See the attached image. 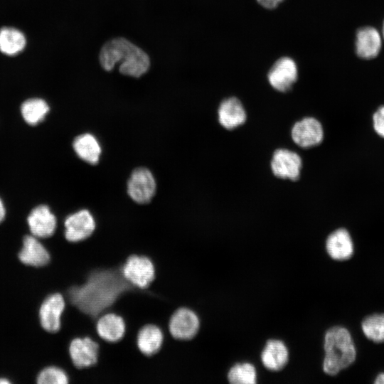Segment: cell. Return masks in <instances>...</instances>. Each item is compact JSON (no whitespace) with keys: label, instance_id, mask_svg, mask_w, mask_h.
Listing matches in <instances>:
<instances>
[{"label":"cell","instance_id":"obj_5","mask_svg":"<svg viewBox=\"0 0 384 384\" xmlns=\"http://www.w3.org/2000/svg\"><path fill=\"white\" fill-rule=\"evenodd\" d=\"M302 168V158L295 151L279 148L273 152L270 169L275 177L296 181L300 178Z\"/></svg>","mask_w":384,"mask_h":384},{"label":"cell","instance_id":"obj_12","mask_svg":"<svg viewBox=\"0 0 384 384\" xmlns=\"http://www.w3.org/2000/svg\"><path fill=\"white\" fill-rule=\"evenodd\" d=\"M267 77L274 89L282 92H287L297 81V65L292 58L282 57L274 63Z\"/></svg>","mask_w":384,"mask_h":384},{"label":"cell","instance_id":"obj_4","mask_svg":"<svg viewBox=\"0 0 384 384\" xmlns=\"http://www.w3.org/2000/svg\"><path fill=\"white\" fill-rule=\"evenodd\" d=\"M122 274L126 280L139 289H146L155 278L153 262L144 255H132L124 263Z\"/></svg>","mask_w":384,"mask_h":384},{"label":"cell","instance_id":"obj_8","mask_svg":"<svg viewBox=\"0 0 384 384\" xmlns=\"http://www.w3.org/2000/svg\"><path fill=\"white\" fill-rule=\"evenodd\" d=\"M200 326V319L195 311L187 307H180L171 315L169 330L174 338L190 340L196 336Z\"/></svg>","mask_w":384,"mask_h":384},{"label":"cell","instance_id":"obj_7","mask_svg":"<svg viewBox=\"0 0 384 384\" xmlns=\"http://www.w3.org/2000/svg\"><path fill=\"white\" fill-rule=\"evenodd\" d=\"M324 136L321 123L313 117H306L296 122L291 130L293 142L303 149L318 146L323 142Z\"/></svg>","mask_w":384,"mask_h":384},{"label":"cell","instance_id":"obj_26","mask_svg":"<svg viewBox=\"0 0 384 384\" xmlns=\"http://www.w3.org/2000/svg\"><path fill=\"white\" fill-rule=\"evenodd\" d=\"M38 384H68L69 376L62 368L50 366L43 369L37 377Z\"/></svg>","mask_w":384,"mask_h":384},{"label":"cell","instance_id":"obj_27","mask_svg":"<svg viewBox=\"0 0 384 384\" xmlns=\"http://www.w3.org/2000/svg\"><path fill=\"white\" fill-rule=\"evenodd\" d=\"M372 127L375 133L384 139V105L379 107L372 115Z\"/></svg>","mask_w":384,"mask_h":384},{"label":"cell","instance_id":"obj_13","mask_svg":"<svg viewBox=\"0 0 384 384\" xmlns=\"http://www.w3.org/2000/svg\"><path fill=\"white\" fill-rule=\"evenodd\" d=\"M220 124L227 130H233L245 124L247 114L242 102L235 97L223 100L218 110Z\"/></svg>","mask_w":384,"mask_h":384},{"label":"cell","instance_id":"obj_14","mask_svg":"<svg viewBox=\"0 0 384 384\" xmlns=\"http://www.w3.org/2000/svg\"><path fill=\"white\" fill-rule=\"evenodd\" d=\"M28 223L32 235L48 238L55 231L57 222L55 215L46 205L34 208L28 217Z\"/></svg>","mask_w":384,"mask_h":384},{"label":"cell","instance_id":"obj_17","mask_svg":"<svg viewBox=\"0 0 384 384\" xmlns=\"http://www.w3.org/2000/svg\"><path fill=\"white\" fill-rule=\"evenodd\" d=\"M96 329L102 339L108 342H117L124 336L126 325L121 316L113 312H107L97 318Z\"/></svg>","mask_w":384,"mask_h":384},{"label":"cell","instance_id":"obj_30","mask_svg":"<svg viewBox=\"0 0 384 384\" xmlns=\"http://www.w3.org/2000/svg\"><path fill=\"white\" fill-rule=\"evenodd\" d=\"M374 383L375 384H384V373H380L376 376L374 380Z\"/></svg>","mask_w":384,"mask_h":384},{"label":"cell","instance_id":"obj_29","mask_svg":"<svg viewBox=\"0 0 384 384\" xmlns=\"http://www.w3.org/2000/svg\"><path fill=\"white\" fill-rule=\"evenodd\" d=\"M5 214V208L1 199L0 198V223L4 219Z\"/></svg>","mask_w":384,"mask_h":384},{"label":"cell","instance_id":"obj_6","mask_svg":"<svg viewBox=\"0 0 384 384\" xmlns=\"http://www.w3.org/2000/svg\"><path fill=\"white\" fill-rule=\"evenodd\" d=\"M64 226L65 238L75 243L90 238L95 232L97 223L90 212L82 209L69 215L64 221Z\"/></svg>","mask_w":384,"mask_h":384},{"label":"cell","instance_id":"obj_3","mask_svg":"<svg viewBox=\"0 0 384 384\" xmlns=\"http://www.w3.org/2000/svg\"><path fill=\"white\" fill-rule=\"evenodd\" d=\"M324 348L323 370L329 375H336L356 360V349L345 327L336 326L329 329L325 334Z\"/></svg>","mask_w":384,"mask_h":384},{"label":"cell","instance_id":"obj_25","mask_svg":"<svg viewBox=\"0 0 384 384\" xmlns=\"http://www.w3.org/2000/svg\"><path fill=\"white\" fill-rule=\"evenodd\" d=\"M228 379L233 384H254L257 381L255 368L249 363H237L229 370Z\"/></svg>","mask_w":384,"mask_h":384},{"label":"cell","instance_id":"obj_22","mask_svg":"<svg viewBox=\"0 0 384 384\" xmlns=\"http://www.w3.org/2000/svg\"><path fill=\"white\" fill-rule=\"evenodd\" d=\"M24 35L14 28L5 27L0 30V50L1 53L14 55L22 51L26 46Z\"/></svg>","mask_w":384,"mask_h":384},{"label":"cell","instance_id":"obj_31","mask_svg":"<svg viewBox=\"0 0 384 384\" xmlns=\"http://www.w3.org/2000/svg\"><path fill=\"white\" fill-rule=\"evenodd\" d=\"M7 383H9V381L7 380L5 378L0 379V384H7Z\"/></svg>","mask_w":384,"mask_h":384},{"label":"cell","instance_id":"obj_28","mask_svg":"<svg viewBox=\"0 0 384 384\" xmlns=\"http://www.w3.org/2000/svg\"><path fill=\"white\" fill-rule=\"evenodd\" d=\"M257 2L264 8L272 9L277 6V5L283 0H257Z\"/></svg>","mask_w":384,"mask_h":384},{"label":"cell","instance_id":"obj_23","mask_svg":"<svg viewBox=\"0 0 384 384\" xmlns=\"http://www.w3.org/2000/svg\"><path fill=\"white\" fill-rule=\"evenodd\" d=\"M48 111V104L40 98L27 100L21 107L22 117L30 125H36L43 120Z\"/></svg>","mask_w":384,"mask_h":384},{"label":"cell","instance_id":"obj_2","mask_svg":"<svg viewBox=\"0 0 384 384\" xmlns=\"http://www.w3.org/2000/svg\"><path fill=\"white\" fill-rule=\"evenodd\" d=\"M102 67L110 71L119 63V71L124 75L140 77L149 69L150 61L147 54L141 48L124 38L107 42L100 53Z\"/></svg>","mask_w":384,"mask_h":384},{"label":"cell","instance_id":"obj_20","mask_svg":"<svg viewBox=\"0 0 384 384\" xmlns=\"http://www.w3.org/2000/svg\"><path fill=\"white\" fill-rule=\"evenodd\" d=\"M164 337V333L159 326L146 324L142 326L137 334V345L142 353L151 356L160 350Z\"/></svg>","mask_w":384,"mask_h":384},{"label":"cell","instance_id":"obj_11","mask_svg":"<svg viewBox=\"0 0 384 384\" xmlns=\"http://www.w3.org/2000/svg\"><path fill=\"white\" fill-rule=\"evenodd\" d=\"M66 302L60 293L48 297L42 303L39 315L42 327L48 332H58L62 326V315L65 309Z\"/></svg>","mask_w":384,"mask_h":384},{"label":"cell","instance_id":"obj_24","mask_svg":"<svg viewBox=\"0 0 384 384\" xmlns=\"http://www.w3.org/2000/svg\"><path fill=\"white\" fill-rule=\"evenodd\" d=\"M361 329L365 336L375 343L384 342V313L374 314L364 318Z\"/></svg>","mask_w":384,"mask_h":384},{"label":"cell","instance_id":"obj_15","mask_svg":"<svg viewBox=\"0 0 384 384\" xmlns=\"http://www.w3.org/2000/svg\"><path fill=\"white\" fill-rule=\"evenodd\" d=\"M326 250L334 260L343 261L350 259L354 250L349 232L343 228H338L329 234L326 240Z\"/></svg>","mask_w":384,"mask_h":384},{"label":"cell","instance_id":"obj_9","mask_svg":"<svg viewBox=\"0 0 384 384\" xmlns=\"http://www.w3.org/2000/svg\"><path fill=\"white\" fill-rule=\"evenodd\" d=\"M156 181L151 172L146 168L135 169L127 183V193L136 203H149L156 192Z\"/></svg>","mask_w":384,"mask_h":384},{"label":"cell","instance_id":"obj_21","mask_svg":"<svg viewBox=\"0 0 384 384\" xmlns=\"http://www.w3.org/2000/svg\"><path fill=\"white\" fill-rule=\"evenodd\" d=\"M73 149L77 155L83 161L96 164L101 154V147L97 139L91 134H83L73 141Z\"/></svg>","mask_w":384,"mask_h":384},{"label":"cell","instance_id":"obj_19","mask_svg":"<svg viewBox=\"0 0 384 384\" xmlns=\"http://www.w3.org/2000/svg\"><path fill=\"white\" fill-rule=\"evenodd\" d=\"M261 360L263 366L268 370H280L288 362V349L282 341L270 339L261 353Z\"/></svg>","mask_w":384,"mask_h":384},{"label":"cell","instance_id":"obj_16","mask_svg":"<svg viewBox=\"0 0 384 384\" xmlns=\"http://www.w3.org/2000/svg\"><path fill=\"white\" fill-rule=\"evenodd\" d=\"M381 37L373 27L361 28L356 33V52L358 56L364 59L375 58L381 48Z\"/></svg>","mask_w":384,"mask_h":384},{"label":"cell","instance_id":"obj_1","mask_svg":"<svg viewBox=\"0 0 384 384\" xmlns=\"http://www.w3.org/2000/svg\"><path fill=\"white\" fill-rule=\"evenodd\" d=\"M122 268L93 270L83 284L68 288V302L74 309L96 321L100 316L109 311L121 294L135 287L124 277Z\"/></svg>","mask_w":384,"mask_h":384},{"label":"cell","instance_id":"obj_18","mask_svg":"<svg viewBox=\"0 0 384 384\" xmlns=\"http://www.w3.org/2000/svg\"><path fill=\"white\" fill-rule=\"evenodd\" d=\"M18 258L23 264L33 267L46 265L50 260L48 250L33 235H26L23 238Z\"/></svg>","mask_w":384,"mask_h":384},{"label":"cell","instance_id":"obj_10","mask_svg":"<svg viewBox=\"0 0 384 384\" xmlns=\"http://www.w3.org/2000/svg\"><path fill=\"white\" fill-rule=\"evenodd\" d=\"M99 343L89 336L73 338L68 353L73 365L78 369L95 365L97 361Z\"/></svg>","mask_w":384,"mask_h":384},{"label":"cell","instance_id":"obj_32","mask_svg":"<svg viewBox=\"0 0 384 384\" xmlns=\"http://www.w3.org/2000/svg\"><path fill=\"white\" fill-rule=\"evenodd\" d=\"M383 38H384V22H383Z\"/></svg>","mask_w":384,"mask_h":384}]
</instances>
